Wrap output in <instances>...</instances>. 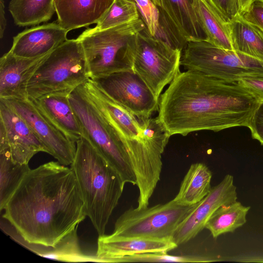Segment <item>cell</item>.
Listing matches in <instances>:
<instances>
[{"instance_id":"23","label":"cell","mask_w":263,"mask_h":263,"mask_svg":"<svg viewBox=\"0 0 263 263\" xmlns=\"http://www.w3.org/2000/svg\"><path fill=\"white\" fill-rule=\"evenodd\" d=\"M9 10L15 24L20 27L46 22L55 12L54 0H11Z\"/></svg>"},{"instance_id":"24","label":"cell","mask_w":263,"mask_h":263,"mask_svg":"<svg viewBox=\"0 0 263 263\" xmlns=\"http://www.w3.org/2000/svg\"><path fill=\"white\" fill-rule=\"evenodd\" d=\"M194 6L206 35V41L219 48L234 50L228 23L205 0H195Z\"/></svg>"},{"instance_id":"2","label":"cell","mask_w":263,"mask_h":263,"mask_svg":"<svg viewBox=\"0 0 263 263\" xmlns=\"http://www.w3.org/2000/svg\"><path fill=\"white\" fill-rule=\"evenodd\" d=\"M260 101L237 83L200 72H180L159 100V121L170 135L249 126Z\"/></svg>"},{"instance_id":"19","label":"cell","mask_w":263,"mask_h":263,"mask_svg":"<svg viewBox=\"0 0 263 263\" xmlns=\"http://www.w3.org/2000/svg\"><path fill=\"white\" fill-rule=\"evenodd\" d=\"M29 100L43 117L68 139L76 143L82 137L80 123L68 96L52 94Z\"/></svg>"},{"instance_id":"6","label":"cell","mask_w":263,"mask_h":263,"mask_svg":"<svg viewBox=\"0 0 263 263\" xmlns=\"http://www.w3.org/2000/svg\"><path fill=\"white\" fill-rule=\"evenodd\" d=\"M89 79L80 42L67 40L52 50L34 72L27 85L28 99L52 94L69 96Z\"/></svg>"},{"instance_id":"22","label":"cell","mask_w":263,"mask_h":263,"mask_svg":"<svg viewBox=\"0 0 263 263\" xmlns=\"http://www.w3.org/2000/svg\"><path fill=\"white\" fill-rule=\"evenodd\" d=\"M228 25L234 51L263 61V33L240 14Z\"/></svg>"},{"instance_id":"32","label":"cell","mask_w":263,"mask_h":263,"mask_svg":"<svg viewBox=\"0 0 263 263\" xmlns=\"http://www.w3.org/2000/svg\"><path fill=\"white\" fill-rule=\"evenodd\" d=\"M239 14L263 33V2L254 0L248 8Z\"/></svg>"},{"instance_id":"18","label":"cell","mask_w":263,"mask_h":263,"mask_svg":"<svg viewBox=\"0 0 263 263\" xmlns=\"http://www.w3.org/2000/svg\"><path fill=\"white\" fill-rule=\"evenodd\" d=\"M68 32L57 21L34 26L14 36L9 51L20 57H39L49 53L67 41Z\"/></svg>"},{"instance_id":"7","label":"cell","mask_w":263,"mask_h":263,"mask_svg":"<svg viewBox=\"0 0 263 263\" xmlns=\"http://www.w3.org/2000/svg\"><path fill=\"white\" fill-rule=\"evenodd\" d=\"M180 64L186 70L202 73L228 83L263 74V61L234 50L219 48L206 40L188 42Z\"/></svg>"},{"instance_id":"9","label":"cell","mask_w":263,"mask_h":263,"mask_svg":"<svg viewBox=\"0 0 263 263\" xmlns=\"http://www.w3.org/2000/svg\"><path fill=\"white\" fill-rule=\"evenodd\" d=\"M134 71L159 99L164 87L180 72L182 51L152 35L145 27L132 38Z\"/></svg>"},{"instance_id":"17","label":"cell","mask_w":263,"mask_h":263,"mask_svg":"<svg viewBox=\"0 0 263 263\" xmlns=\"http://www.w3.org/2000/svg\"><path fill=\"white\" fill-rule=\"evenodd\" d=\"M49 53L33 58L18 57L9 51L4 54L0 59V99L28 100V83Z\"/></svg>"},{"instance_id":"8","label":"cell","mask_w":263,"mask_h":263,"mask_svg":"<svg viewBox=\"0 0 263 263\" xmlns=\"http://www.w3.org/2000/svg\"><path fill=\"white\" fill-rule=\"evenodd\" d=\"M68 98L80 123L82 136L117 171L125 184L136 185V176L127 153L120 138L102 118L79 86Z\"/></svg>"},{"instance_id":"34","label":"cell","mask_w":263,"mask_h":263,"mask_svg":"<svg viewBox=\"0 0 263 263\" xmlns=\"http://www.w3.org/2000/svg\"><path fill=\"white\" fill-rule=\"evenodd\" d=\"M252 137L263 145V101L255 111L248 126Z\"/></svg>"},{"instance_id":"11","label":"cell","mask_w":263,"mask_h":263,"mask_svg":"<svg viewBox=\"0 0 263 263\" xmlns=\"http://www.w3.org/2000/svg\"><path fill=\"white\" fill-rule=\"evenodd\" d=\"M160 16L164 41L182 51L187 43L206 40V35L197 14L195 0H152Z\"/></svg>"},{"instance_id":"13","label":"cell","mask_w":263,"mask_h":263,"mask_svg":"<svg viewBox=\"0 0 263 263\" xmlns=\"http://www.w3.org/2000/svg\"><path fill=\"white\" fill-rule=\"evenodd\" d=\"M236 187L233 177L227 174L212 187L209 194L196 204L175 232L173 239L178 245L196 236L204 228L212 214L220 206L237 201Z\"/></svg>"},{"instance_id":"27","label":"cell","mask_w":263,"mask_h":263,"mask_svg":"<svg viewBox=\"0 0 263 263\" xmlns=\"http://www.w3.org/2000/svg\"><path fill=\"white\" fill-rule=\"evenodd\" d=\"M29 165L14 162L9 148L0 149V210H4L11 195L25 175Z\"/></svg>"},{"instance_id":"12","label":"cell","mask_w":263,"mask_h":263,"mask_svg":"<svg viewBox=\"0 0 263 263\" xmlns=\"http://www.w3.org/2000/svg\"><path fill=\"white\" fill-rule=\"evenodd\" d=\"M94 81L112 100L137 117L148 118L158 110L159 99L134 71Z\"/></svg>"},{"instance_id":"16","label":"cell","mask_w":263,"mask_h":263,"mask_svg":"<svg viewBox=\"0 0 263 263\" xmlns=\"http://www.w3.org/2000/svg\"><path fill=\"white\" fill-rule=\"evenodd\" d=\"M178 245L173 238H155L116 235H99L96 256L100 262H114L123 256L149 252H168Z\"/></svg>"},{"instance_id":"15","label":"cell","mask_w":263,"mask_h":263,"mask_svg":"<svg viewBox=\"0 0 263 263\" xmlns=\"http://www.w3.org/2000/svg\"><path fill=\"white\" fill-rule=\"evenodd\" d=\"M0 125L4 129L14 162L28 164L36 154L48 153L47 148L28 124L1 99Z\"/></svg>"},{"instance_id":"1","label":"cell","mask_w":263,"mask_h":263,"mask_svg":"<svg viewBox=\"0 0 263 263\" xmlns=\"http://www.w3.org/2000/svg\"><path fill=\"white\" fill-rule=\"evenodd\" d=\"M4 210L23 241L46 247H54L87 216L73 170L58 161L30 169Z\"/></svg>"},{"instance_id":"29","label":"cell","mask_w":263,"mask_h":263,"mask_svg":"<svg viewBox=\"0 0 263 263\" xmlns=\"http://www.w3.org/2000/svg\"><path fill=\"white\" fill-rule=\"evenodd\" d=\"M214 261L207 257L197 255H172L168 252H149L135 254L118 258L114 262H205Z\"/></svg>"},{"instance_id":"3","label":"cell","mask_w":263,"mask_h":263,"mask_svg":"<svg viewBox=\"0 0 263 263\" xmlns=\"http://www.w3.org/2000/svg\"><path fill=\"white\" fill-rule=\"evenodd\" d=\"M79 87L122 141L133 168L142 170L157 160L171 137L157 117H137L112 100L91 79Z\"/></svg>"},{"instance_id":"36","label":"cell","mask_w":263,"mask_h":263,"mask_svg":"<svg viewBox=\"0 0 263 263\" xmlns=\"http://www.w3.org/2000/svg\"><path fill=\"white\" fill-rule=\"evenodd\" d=\"M254 0H237L239 14L246 10Z\"/></svg>"},{"instance_id":"10","label":"cell","mask_w":263,"mask_h":263,"mask_svg":"<svg viewBox=\"0 0 263 263\" xmlns=\"http://www.w3.org/2000/svg\"><path fill=\"white\" fill-rule=\"evenodd\" d=\"M195 205H181L172 199L141 209L130 208L117 219L112 233L125 236L173 238Z\"/></svg>"},{"instance_id":"33","label":"cell","mask_w":263,"mask_h":263,"mask_svg":"<svg viewBox=\"0 0 263 263\" xmlns=\"http://www.w3.org/2000/svg\"><path fill=\"white\" fill-rule=\"evenodd\" d=\"M237 83L251 92L260 102L263 101V74L242 78Z\"/></svg>"},{"instance_id":"26","label":"cell","mask_w":263,"mask_h":263,"mask_svg":"<svg viewBox=\"0 0 263 263\" xmlns=\"http://www.w3.org/2000/svg\"><path fill=\"white\" fill-rule=\"evenodd\" d=\"M250 209L240 202L223 205L219 208L208 220L205 228L215 239L221 234L233 232L247 221V215Z\"/></svg>"},{"instance_id":"4","label":"cell","mask_w":263,"mask_h":263,"mask_svg":"<svg viewBox=\"0 0 263 263\" xmlns=\"http://www.w3.org/2000/svg\"><path fill=\"white\" fill-rule=\"evenodd\" d=\"M76 147L71 167L84 202L86 215L99 235H102L105 234L125 183L86 138L82 136L76 142Z\"/></svg>"},{"instance_id":"35","label":"cell","mask_w":263,"mask_h":263,"mask_svg":"<svg viewBox=\"0 0 263 263\" xmlns=\"http://www.w3.org/2000/svg\"><path fill=\"white\" fill-rule=\"evenodd\" d=\"M6 26L4 2L3 0H0V37L1 39L3 37Z\"/></svg>"},{"instance_id":"28","label":"cell","mask_w":263,"mask_h":263,"mask_svg":"<svg viewBox=\"0 0 263 263\" xmlns=\"http://www.w3.org/2000/svg\"><path fill=\"white\" fill-rule=\"evenodd\" d=\"M140 16L138 7L132 0H114L94 28L98 30H105L138 20Z\"/></svg>"},{"instance_id":"5","label":"cell","mask_w":263,"mask_h":263,"mask_svg":"<svg viewBox=\"0 0 263 263\" xmlns=\"http://www.w3.org/2000/svg\"><path fill=\"white\" fill-rule=\"evenodd\" d=\"M145 25L142 18L109 29L88 28L77 38L85 55L89 79L96 80L111 74L134 71L132 38Z\"/></svg>"},{"instance_id":"20","label":"cell","mask_w":263,"mask_h":263,"mask_svg":"<svg viewBox=\"0 0 263 263\" xmlns=\"http://www.w3.org/2000/svg\"><path fill=\"white\" fill-rule=\"evenodd\" d=\"M114 0H54L59 24L67 31L97 23Z\"/></svg>"},{"instance_id":"31","label":"cell","mask_w":263,"mask_h":263,"mask_svg":"<svg viewBox=\"0 0 263 263\" xmlns=\"http://www.w3.org/2000/svg\"><path fill=\"white\" fill-rule=\"evenodd\" d=\"M219 16L229 23L239 14L237 0H205Z\"/></svg>"},{"instance_id":"30","label":"cell","mask_w":263,"mask_h":263,"mask_svg":"<svg viewBox=\"0 0 263 263\" xmlns=\"http://www.w3.org/2000/svg\"><path fill=\"white\" fill-rule=\"evenodd\" d=\"M139 10L140 14L149 33L157 36L160 30L159 11L152 0H132Z\"/></svg>"},{"instance_id":"37","label":"cell","mask_w":263,"mask_h":263,"mask_svg":"<svg viewBox=\"0 0 263 263\" xmlns=\"http://www.w3.org/2000/svg\"><path fill=\"white\" fill-rule=\"evenodd\" d=\"M259 1H261V2H263V0H259Z\"/></svg>"},{"instance_id":"25","label":"cell","mask_w":263,"mask_h":263,"mask_svg":"<svg viewBox=\"0 0 263 263\" xmlns=\"http://www.w3.org/2000/svg\"><path fill=\"white\" fill-rule=\"evenodd\" d=\"M32 251L41 256L59 261L100 262L96 255H87L81 250L79 242L77 229L67 234L54 247L35 245Z\"/></svg>"},{"instance_id":"14","label":"cell","mask_w":263,"mask_h":263,"mask_svg":"<svg viewBox=\"0 0 263 263\" xmlns=\"http://www.w3.org/2000/svg\"><path fill=\"white\" fill-rule=\"evenodd\" d=\"M28 124L48 150L61 164L71 165L76 152V143L68 139L37 111L29 100L3 99Z\"/></svg>"},{"instance_id":"21","label":"cell","mask_w":263,"mask_h":263,"mask_svg":"<svg viewBox=\"0 0 263 263\" xmlns=\"http://www.w3.org/2000/svg\"><path fill=\"white\" fill-rule=\"evenodd\" d=\"M212 176L205 164L199 162L192 164L181 183L178 194L173 199L184 206L197 204L211 191Z\"/></svg>"}]
</instances>
